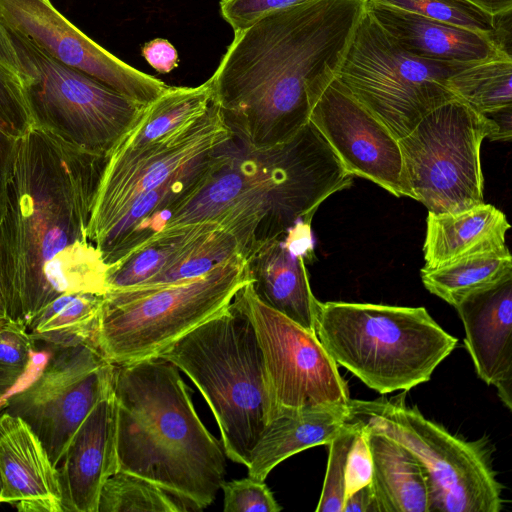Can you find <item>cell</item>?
Returning a JSON list of instances; mask_svg holds the SVG:
<instances>
[{"label": "cell", "mask_w": 512, "mask_h": 512, "mask_svg": "<svg viewBox=\"0 0 512 512\" xmlns=\"http://www.w3.org/2000/svg\"><path fill=\"white\" fill-rule=\"evenodd\" d=\"M362 1L367 2V1H369V0H362Z\"/></svg>", "instance_id": "obj_48"}, {"label": "cell", "mask_w": 512, "mask_h": 512, "mask_svg": "<svg viewBox=\"0 0 512 512\" xmlns=\"http://www.w3.org/2000/svg\"><path fill=\"white\" fill-rule=\"evenodd\" d=\"M1 495H2V480L0 475V503H1Z\"/></svg>", "instance_id": "obj_46"}, {"label": "cell", "mask_w": 512, "mask_h": 512, "mask_svg": "<svg viewBox=\"0 0 512 512\" xmlns=\"http://www.w3.org/2000/svg\"><path fill=\"white\" fill-rule=\"evenodd\" d=\"M357 426L365 433L372 459L373 512H430L428 478L421 462L394 439Z\"/></svg>", "instance_id": "obj_24"}, {"label": "cell", "mask_w": 512, "mask_h": 512, "mask_svg": "<svg viewBox=\"0 0 512 512\" xmlns=\"http://www.w3.org/2000/svg\"><path fill=\"white\" fill-rule=\"evenodd\" d=\"M176 247L175 239L144 245L111 265L106 273V286L121 289L146 283L168 263Z\"/></svg>", "instance_id": "obj_32"}, {"label": "cell", "mask_w": 512, "mask_h": 512, "mask_svg": "<svg viewBox=\"0 0 512 512\" xmlns=\"http://www.w3.org/2000/svg\"><path fill=\"white\" fill-rule=\"evenodd\" d=\"M342 512H373V493L370 483L345 497Z\"/></svg>", "instance_id": "obj_41"}, {"label": "cell", "mask_w": 512, "mask_h": 512, "mask_svg": "<svg viewBox=\"0 0 512 512\" xmlns=\"http://www.w3.org/2000/svg\"><path fill=\"white\" fill-rule=\"evenodd\" d=\"M0 123L17 137L33 127L19 72L0 60Z\"/></svg>", "instance_id": "obj_34"}, {"label": "cell", "mask_w": 512, "mask_h": 512, "mask_svg": "<svg viewBox=\"0 0 512 512\" xmlns=\"http://www.w3.org/2000/svg\"><path fill=\"white\" fill-rule=\"evenodd\" d=\"M114 368L93 344L55 348L38 378L3 406L27 422L58 466L80 424L112 391Z\"/></svg>", "instance_id": "obj_14"}, {"label": "cell", "mask_w": 512, "mask_h": 512, "mask_svg": "<svg viewBox=\"0 0 512 512\" xmlns=\"http://www.w3.org/2000/svg\"><path fill=\"white\" fill-rule=\"evenodd\" d=\"M469 64L412 55L386 33L365 6L336 78L399 140L429 112L457 99L448 78Z\"/></svg>", "instance_id": "obj_10"}, {"label": "cell", "mask_w": 512, "mask_h": 512, "mask_svg": "<svg viewBox=\"0 0 512 512\" xmlns=\"http://www.w3.org/2000/svg\"><path fill=\"white\" fill-rule=\"evenodd\" d=\"M362 0H309L235 36L210 79L211 102L253 148L292 138L336 78L365 11Z\"/></svg>", "instance_id": "obj_2"}, {"label": "cell", "mask_w": 512, "mask_h": 512, "mask_svg": "<svg viewBox=\"0 0 512 512\" xmlns=\"http://www.w3.org/2000/svg\"><path fill=\"white\" fill-rule=\"evenodd\" d=\"M0 317L3 319H8V307L6 295L3 287V282L0 273Z\"/></svg>", "instance_id": "obj_45"}, {"label": "cell", "mask_w": 512, "mask_h": 512, "mask_svg": "<svg viewBox=\"0 0 512 512\" xmlns=\"http://www.w3.org/2000/svg\"><path fill=\"white\" fill-rule=\"evenodd\" d=\"M485 138L501 140L499 126L459 99L429 112L398 140L412 198L432 213L483 203L480 149Z\"/></svg>", "instance_id": "obj_11"}, {"label": "cell", "mask_w": 512, "mask_h": 512, "mask_svg": "<svg viewBox=\"0 0 512 512\" xmlns=\"http://www.w3.org/2000/svg\"><path fill=\"white\" fill-rule=\"evenodd\" d=\"M6 32L17 55L33 127L108 157L147 105L53 59L22 36Z\"/></svg>", "instance_id": "obj_9"}, {"label": "cell", "mask_w": 512, "mask_h": 512, "mask_svg": "<svg viewBox=\"0 0 512 512\" xmlns=\"http://www.w3.org/2000/svg\"><path fill=\"white\" fill-rule=\"evenodd\" d=\"M3 320H4V319L0 317V324H1V322H2Z\"/></svg>", "instance_id": "obj_47"}, {"label": "cell", "mask_w": 512, "mask_h": 512, "mask_svg": "<svg viewBox=\"0 0 512 512\" xmlns=\"http://www.w3.org/2000/svg\"><path fill=\"white\" fill-rule=\"evenodd\" d=\"M224 493V512H279L273 493L264 481L248 476L221 484Z\"/></svg>", "instance_id": "obj_35"}, {"label": "cell", "mask_w": 512, "mask_h": 512, "mask_svg": "<svg viewBox=\"0 0 512 512\" xmlns=\"http://www.w3.org/2000/svg\"><path fill=\"white\" fill-rule=\"evenodd\" d=\"M34 343L25 325L4 319L0 324V371L19 379L27 370Z\"/></svg>", "instance_id": "obj_36"}, {"label": "cell", "mask_w": 512, "mask_h": 512, "mask_svg": "<svg viewBox=\"0 0 512 512\" xmlns=\"http://www.w3.org/2000/svg\"><path fill=\"white\" fill-rule=\"evenodd\" d=\"M107 159L38 127L18 138L0 224L8 320L27 327L60 295L106 293L87 230Z\"/></svg>", "instance_id": "obj_1"}, {"label": "cell", "mask_w": 512, "mask_h": 512, "mask_svg": "<svg viewBox=\"0 0 512 512\" xmlns=\"http://www.w3.org/2000/svg\"><path fill=\"white\" fill-rule=\"evenodd\" d=\"M17 380L18 378L0 371V400L14 386Z\"/></svg>", "instance_id": "obj_44"}, {"label": "cell", "mask_w": 512, "mask_h": 512, "mask_svg": "<svg viewBox=\"0 0 512 512\" xmlns=\"http://www.w3.org/2000/svg\"><path fill=\"white\" fill-rule=\"evenodd\" d=\"M512 273V257L507 246L467 256L433 269H421L424 287L450 305L473 290Z\"/></svg>", "instance_id": "obj_28"}, {"label": "cell", "mask_w": 512, "mask_h": 512, "mask_svg": "<svg viewBox=\"0 0 512 512\" xmlns=\"http://www.w3.org/2000/svg\"><path fill=\"white\" fill-rule=\"evenodd\" d=\"M309 0H221L220 12L234 32L245 29L267 15Z\"/></svg>", "instance_id": "obj_37"}, {"label": "cell", "mask_w": 512, "mask_h": 512, "mask_svg": "<svg viewBox=\"0 0 512 512\" xmlns=\"http://www.w3.org/2000/svg\"><path fill=\"white\" fill-rule=\"evenodd\" d=\"M392 399L349 400L345 422L369 427L402 444L423 465L430 512H500L503 485L492 467L488 440L468 441Z\"/></svg>", "instance_id": "obj_8"}, {"label": "cell", "mask_w": 512, "mask_h": 512, "mask_svg": "<svg viewBox=\"0 0 512 512\" xmlns=\"http://www.w3.org/2000/svg\"><path fill=\"white\" fill-rule=\"evenodd\" d=\"M359 429L347 459L345 497L369 484L372 478V459L369 446L364 431L361 427Z\"/></svg>", "instance_id": "obj_38"}, {"label": "cell", "mask_w": 512, "mask_h": 512, "mask_svg": "<svg viewBox=\"0 0 512 512\" xmlns=\"http://www.w3.org/2000/svg\"><path fill=\"white\" fill-rule=\"evenodd\" d=\"M104 294L69 293L52 300L30 321L32 339L55 348L95 345Z\"/></svg>", "instance_id": "obj_25"}, {"label": "cell", "mask_w": 512, "mask_h": 512, "mask_svg": "<svg viewBox=\"0 0 512 512\" xmlns=\"http://www.w3.org/2000/svg\"><path fill=\"white\" fill-rule=\"evenodd\" d=\"M142 55L159 73H169L178 66L179 57L175 47L166 39L156 38L147 42Z\"/></svg>", "instance_id": "obj_39"}, {"label": "cell", "mask_w": 512, "mask_h": 512, "mask_svg": "<svg viewBox=\"0 0 512 512\" xmlns=\"http://www.w3.org/2000/svg\"><path fill=\"white\" fill-rule=\"evenodd\" d=\"M377 1L432 20L492 36L502 46L500 43L502 31L500 17L491 16L464 0Z\"/></svg>", "instance_id": "obj_31"}, {"label": "cell", "mask_w": 512, "mask_h": 512, "mask_svg": "<svg viewBox=\"0 0 512 512\" xmlns=\"http://www.w3.org/2000/svg\"><path fill=\"white\" fill-rule=\"evenodd\" d=\"M211 102L199 118L134 148L115 147L96 192L87 235L95 246L142 194L155 189L233 138Z\"/></svg>", "instance_id": "obj_12"}, {"label": "cell", "mask_w": 512, "mask_h": 512, "mask_svg": "<svg viewBox=\"0 0 512 512\" xmlns=\"http://www.w3.org/2000/svg\"><path fill=\"white\" fill-rule=\"evenodd\" d=\"M366 10L404 50L437 62L467 64L499 56L504 49L496 38L439 22L377 0Z\"/></svg>", "instance_id": "obj_21"}, {"label": "cell", "mask_w": 512, "mask_h": 512, "mask_svg": "<svg viewBox=\"0 0 512 512\" xmlns=\"http://www.w3.org/2000/svg\"><path fill=\"white\" fill-rule=\"evenodd\" d=\"M211 104L209 81L197 87H170L148 104L116 147L134 148L156 140L202 116Z\"/></svg>", "instance_id": "obj_27"}, {"label": "cell", "mask_w": 512, "mask_h": 512, "mask_svg": "<svg viewBox=\"0 0 512 512\" xmlns=\"http://www.w3.org/2000/svg\"><path fill=\"white\" fill-rule=\"evenodd\" d=\"M250 282L247 261L237 253L191 279L109 289L104 294L95 346L116 365L157 357L228 306Z\"/></svg>", "instance_id": "obj_7"}, {"label": "cell", "mask_w": 512, "mask_h": 512, "mask_svg": "<svg viewBox=\"0 0 512 512\" xmlns=\"http://www.w3.org/2000/svg\"><path fill=\"white\" fill-rule=\"evenodd\" d=\"M0 23L53 59L148 105L167 88L98 45L69 22L50 0H0Z\"/></svg>", "instance_id": "obj_15"}, {"label": "cell", "mask_w": 512, "mask_h": 512, "mask_svg": "<svg viewBox=\"0 0 512 512\" xmlns=\"http://www.w3.org/2000/svg\"><path fill=\"white\" fill-rule=\"evenodd\" d=\"M157 357L192 380L213 412L225 455L247 467L272 412L262 351L239 302L233 299Z\"/></svg>", "instance_id": "obj_5"}, {"label": "cell", "mask_w": 512, "mask_h": 512, "mask_svg": "<svg viewBox=\"0 0 512 512\" xmlns=\"http://www.w3.org/2000/svg\"><path fill=\"white\" fill-rule=\"evenodd\" d=\"M491 16L512 11V0H464Z\"/></svg>", "instance_id": "obj_42"}, {"label": "cell", "mask_w": 512, "mask_h": 512, "mask_svg": "<svg viewBox=\"0 0 512 512\" xmlns=\"http://www.w3.org/2000/svg\"><path fill=\"white\" fill-rule=\"evenodd\" d=\"M192 510L178 497L138 475L118 470L104 483L98 512H184Z\"/></svg>", "instance_id": "obj_30"}, {"label": "cell", "mask_w": 512, "mask_h": 512, "mask_svg": "<svg viewBox=\"0 0 512 512\" xmlns=\"http://www.w3.org/2000/svg\"><path fill=\"white\" fill-rule=\"evenodd\" d=\"M0 60L19 72L18 59L10 38L0 23Z\"/></svg>", "instance_id": "obj_43"}, {"label": "cell", "mask_w": 512, "mask_h": 512, "mask_svg": "<svg viewBox=\"0 0 512 512\" xmlns=\"http://www.w3.org/2000/svg\"><path fill=\"white\" fill-rule=\"evenodd\" d=\"M234 299L248 314L262 351L271 420L308 407L348 404L346 381L316 334L265 305L251 282Z\"/></svg>", "instance_id": "obj_13"}, {"label": "cell", "mask_w": 512, "mask_h": 512, "mask_svg": "<svg viewBox=\"0 0 512 512\" xmlns=\"http://www.w3.org/2000/svg\"><path fill=\"white\" fill-rule=\"evenodd\" d=\"M0 410H1V408H0Z\"/></svg>", "instance_id": "obj_49"}, {"label": "cell", "mask_w": 512, "mask_h": 512, "mask_svg": "<svg viewBox=\"0 0 512 512\" xmlns=\"http://www.w3.org/2000/svg\"><path fill=\"white\" fill-rule=\"evenodd\" d=\"M456 309L475 371L512 409V273L459 299Z\"/></svg>", "instance_id": "obj_17"}, {"label": "cell", "mask_w": 512, "mask_h": 512, "mask_svg": "<svg viewBox=\"0 0 512 512\" xmlns=\"http://www.w3.org/2000/svg\"><path fill=\"white\" fill-rule=\"evenodd\" d=\"M171 239H175L176 247L168 263L141 285L166 284L198 277L239 253L235 238L211 223L187 227Z\"/></svg>", "instance_id": "obj_26"}, {"label": "cell", "mask_w": 512, "mask_h": 512, "mask_svg": "<svg viewBox=\"0 0 512 512\" xmlns=\"http://www.w3.org/2000/svg\"><path fill=\"white\" fill-rule=\"evenodd\" d=\"M311 221H300L282 238L265 244L248 261L251 285L267 306L315 334L318 300L305 258L313 254Z\"/></svg>", "instance_id": "obj_19"}, {"label": "cell", "mask_w": 512, "mask_h": 512, "mask_svg": "<svg viewBox=\"0 0 512 512\" xmlns=\"http://www.w3.org/2000/svg\"><path fill=\"white\" fill-rule=\"evenodd\" d=\"M18 138L0 123V224L4 217L6 187Z\"/></svg>", "instance_id": "obj_40"}, {"label": "cell", "mask_w": 512, "mask_h": 512, "mask_svg": "<svg viewBox=\"0 0 512 512\" xmlns=\"http://www.w3.org/2000/svg\"><path fill=\"white\" fill-rule=\"evenodd\" d=\"M359 430L357 425L344 422L329 442L327 469L316 512H342L347 459Z\"/></svg>", "instance_id": "obj_33"}, {"label": "cell", "mask_w": 512, "mask_h": 512, "mask_svg": "<svg viewBox=\"0 0 512 512\" xmlns=\"http://www.w3.org/2000/svg\"><path fill=\"white\" fill-rule=\"evenodd\" d=\"M309 121L343 167L396 197H410L398 139L337 78L314 104Z\"/></svg>", "instance_id": "obj_16"}, {"label": "cell", "mask_w": 512, "mask_h": 512, "mask_svg": "<svg viewBox=\"0 0 512 512\" xmlns=\"http://www.w3.org/2000/svg\"><path fill=\"white\" fill-rule=\"evenodd\" d=\"M455 97L480 114L490 116L512 108V55L469 64L448 78Z\"/></svg>", "instance_id": "obj_29"}, {"label": "cell", "mask_w": 512, "mask_h": 512, "mask_svg": "<svg viewBox=\"0 0 512 512\" xmlns=\"http://www.w3.org/2000/svg\"><path fill=\"white\" fill-rule=\"evenodd\" d=\"M1 503L19 512H63L55 466L43 443L21 417L0 412Z\"/></svg>", "instance_id": "obj_20"}, {"label": "cell", "mask_w": 512, "mask_h": 512, "mask_svg": "<svg viewBox=\"0 0 512 512\" xmlns=\"http://www.w3.org/2000/svg\"><path fill=\"white\" fill-rule=\"evenodd\" d=\"M342 404L308 407L273 418L255 444L248 476L264 481L287 458L318 445H328L345 422Z\"/></svg>", "instance_id": "obj_23"}, {"label": "cell", "mask_w": 512, "mask_h": 512, "mask_svg": "<svg viewBox=\"0 0 512 512\" xmlns=\"http://www.w3.org/2000/svg\"><path fill=\"white\" fill-rule=\"evenodd\" d=\"M353 176L309 121L289 140L267 148L235 137L217 148L185 192L161 214L162 235L211 223L230 233L248 261L300 221H311Z\"/></svg>", "instance_id": "obj_3"}, {"label": "cell", "mask_w": 512, "mask_h": 512, "mask_svg": "<svg viewBox=\"0 0 512 512\" xmlns=\"http://www.w3.org/2000/svg\"><path fill=\"white\" fill-rule=\"evenodd\" d=\"M57 469L63 512H98L101 489L119 470L113 389L80 424Z\"/></svg>", "instance_id": "obj_18"}, {"label": "cell", "mask_w": 512, "mask_h": 512, "mask_svg": "<svg viewBox=\"0 0 512 512\" xmlns=\"http://www.w3.org/2000/svg\"><path fill=\"white\" fill-rule=\"evenodd\" d=\"M315 334L336 362L380 394L430 380L458 340L425 307L318 301Z\"/></svg>", "instance_id": "obj_6"}, {"label": "cell", "mask_w": 512, "mask_h": 512, "mask_svg": "<svg viewBox=\"0 0 512 512\" xmlns=\"http://www.w3.org/2000/svg\"><path fill=\"white\" fill-rule=\"evenodd\" d=\"M189 390L179 369L161 357L115 364L119 470L157 484L195 511L214 502L226 460Z\"/></svg>", "instance_id": "obj_4"}, {"label": "cell", "mask_w": 512, "mask_h": 512, "mask_svg": "<svg viewBox=\"0 0 512 512\" xmlns=\"http://www.w3.org/2000/svg\"><path fill=\"white\" fill-rule=\"evenodd\" d=\"M426 224L425 269L500 249L510 228L506 215L484 202L453 213L428 212Z\"/></svg>", "instance_id": "obj_22"}]
</instances>
